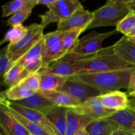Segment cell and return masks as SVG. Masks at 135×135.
Instances as JSON below:
<instances>
[{"mask_svg":"<svg viewBox=\"0 0 135 135\" xmlns=\"http://www.w3.org/2000/svg\"><path fill=\"white\" fill-rule=\"evenodd\" d=\"M74 69L76 75L135 69V65L125 61L117 55L112 45L102 47L90 56L78 59L74 64Z\"/></svg>","mask_w":135,"mask_h":135,"instance_id":"obj_1","label":"cell"},{"mask_svg":"<svg viewBox=\"0 0 135 135\" xmlns=\"http://www.w3.org/2000/svg\"><path fill=\"white\" fill-rule=\"evenodd\" d=\"M135 69L108 71L98 73L76 74L74 76L92 86L101 94L127 88L130 83L131 75Z\"/></svg>","mask_w":135,"mask_h":135,"instance_id":"obj_2","label":"cell"},{"mask_svg":"<svg viewBox=\"0 0 135 135\" xmlns=\"http://www.w3.org/2000/svg\"><path fill=\"white\" fill-rule=\"evenodd\" d=\"M129 0H107L105 5L93 12L94 18L87 30L104 26H117L130 13Z\"/></svg>","mask_w":135,"mask_h":135,"instance_id":"obj_3","label":"cell"},{"mask_svg":"<svg viewBox=\"0 0 135 135\" xmlns=\"http://www.w3.org/2000/svg\"><path fill=\"white\" fill-rule=\"evenodd\" d=\"M44 28L41 24H32L27 26V31L21 39L14 44H9L7 46L8 55L14 63L44 38Z\"/></svg>","mask_w":135,"mask_h":135,"instance_id":"obj_4","label":"cell"},{"mask_svg":"<svg viewBox=\"0 0 135 135\" xmlns=\"http://www.w3.org/2000/svg\"><path fill=\"white\" fill-rule=\"evenodd\" d=\"M117 33L118 32L116 29L104 33L92 31L79 39L75 47L68 54L77 59L94 55L102 48V43L106 38Z\"/></svg>","mask_w":135,"mask_h":135,"instance_id":"obj_5","label":"cell"},{"mask_svg":"<svg viewBox=\"0 0 135 135\" xmlns=\"http://www.w3.org/2000/svg\"><path fill=\"white\" fill-rule=\"evenodd\" d=\"M80 0H59L47 5L48 11L40 15L44 28L53 22H61L81 6Z\"/></svg>","mask_w":135,"mask_h":135,"instance_id":"obj_6","label":"cell"},{"mask_svg":"<svg viewBox=\"0 0 135 135\" xmlns=\"http://www.w3.org/2000/svg\"><path fill=\"white\" fill-rule=\"evenodd\" d=\"M65 32L57 30L44 35V51L42 57L44 65H50L66 55L63 42Z\"/></svg>","mask_w":135,"mask_h":135,"instance_id":"obj_7","label":"cell"},{"mask_svg":"<svg viewBox=\"0 0 135 135\" xmlns=\"http://www.w3.org/2000/svg\"><path fill=\"white\" fill-rule=\"evenodd\" d=\"M59 90L68 94L80 104L91 98L101 95V93L98 90L78 79L74 75L67 77V80Z\"/></svg>","mask_w":135,"mask_h":135,"instance_id":"obj_8","label":"cell"},{"mask_svg":"<svg viewBox=\"0 0 135 135\" xmlns=\"http://www.w3.org/2000/svg\"><path fill=\"white\" fill-rule=\"evenodd\" d=\"M1 102L6 104L9 108L13 109L15 112H18L29 121L40 126L41 127L47 131L51 135H57L55 128L49 121L46 115L44 113L35 109H31V108L20 105L13 102L9 101L3 95H1Z\"/></svg>","mask_w":135,"mask_h":135,"instance_id":"obj_9","label":"cell"},{"mask_svg":"<svg viewBox=\"0 0 135 135\" xmlns=\"http://www.w3.org/2000/svg\"><path fill=\"white\" fill-rule=\"evenodd\" d=\"M71 109L76 113L88 116L94 120L106 119L117 112L105 108L98 96L91 98L80 105Z\"/></svg>","mask_w":135,"mask_h":135,"instance_id":"obj_10","label":"cell"},{"mask_svg":"<svg viewBox=\"0 0 135 135\" xmlns=\"http://www.w3.org/2000/svg\"><path fill=\"white\" fill-rule=\"evenodd\" d=\"M93 18V12L86 10L81 5L69 17L57 23V30L60 31H67L73 28L87 30Z\"/></svg>","mask_w":135,"mask_h":135,"instance_id":"obj_11","label":"cell"},{"mask_svg":"<svg viewBox=\"0 0 135 135\" xmlns=\"http://www.w3.org/2000/svg\"><path fill=\"white\" fill-rule=\"evenodd\" d=\"M0 125L5 135H31L3 104L0 108Z\"/></svg>","mask_w":135,"mask_h":135,"instance_id":"obj_12","label":"cell"},{"mask_svg":"<svg viewBox=\"0 0 135 135\" xmlns=\"http://www.w3.org/2000/svg\"><path fill=\"white\" fill-rule=\"evenodd\" d=\"M77 59V58H75L67 54L50 65H43L42 68L38 73L39 74L46 73H53L65 77L73 76L75 75L74 64Z\"/></svg>","mask_w":135,"mask_h":135,"instance_id":"obj_13","label":"cell"},{"mask_svg":"<svg viewBox=\"0 0 135 135\" xmlns=\"http://www.w3.org/2000/svg\"><path fill=\"white\" fill-rule=\"evenodd\" d=\"M105 108L115 111L126 109L129 105V96L125 92L119 90L112 91L98 96Z\"/></svg>","mask_w":135,"mask_h":135,"instance_id":"obj_14","label":"cell"},{"mask_svg":"<svg viewBox=\"0 0 135 135\" xmlns=\"http://www.w3.org/2000/svg\"><path fill=\"white\" fill-rule=\"evenodd\" d=\"M118 129L135 134V112L129 109L117 111L106 118Z\"/></svg>","mask_w":135,"mask_h":135,"instance_id":"obj_15","label":"cell"},{"mask_svg":"<svg viewBox=\"0 0 135 135\" xmlns=\"http://www.w3.org/2000/svg\"><path fill=\"white\" fill-rule=\"evenodd\" d=\"M13 102L35 109L45 115L57 107L52 102L42 96L39 92H36L24 100Z\"/></svg>","mask_w":135,"mask_h":135,"instance_id":"obj_16","label":"cell"},{"mask_svg":"<svg viewBox=\"0 0 135 135\" xmlns=\"http://www.w3.org/2000/svg\"><path fill=\"white\" fill-rule=\"evenodd\" d=\"M94 120V119L88 116L78 113L71 108H68L65 135H75L79 130L86 128Z\"/></svg>","mask_w":135,"mask_h":135,"instance_id":"obj_17","label":"cell"},{"mask_svg":"<svg viewBox=\"0 0 135 135\" xmlns=\"http://www.w3.org/2000/svg\"><path fill=\"white\" fill-rule=\"evenodd\" d=\"M67 110V108L57 106L46 114L47 118L55 128L57 135H65Z\"/></svg>","mask_w":135,"mask_h":135,"instance_id":"obj_18","label":"cell"},{"mask_svg":"<svg viewBox=\"0 0 135 135\" xmlns=\"http://www.w3.org/2000/svg\"><path fill=\"white\" fill-rule=\"evenodd\" d=\"M45 98L52 102L59 107L71 108L80 105V102L73 98L71 96L61 90L38 91Z\"/></svg>","mask_w":135,"mask_h":135,"instance_id":"obj_19","label":"cell"},{"mask_svg":"<svg viewBox=\"0 0 135 135\" xmlns=\"http://www.w3.org/2000/svg\"><path fill=\"white\" fill-rule=\"evenodd\" d=\"M115 52L123 60L135 65V44L123 36L113 44Z\"/></svg>","mask_w":135,"mask_h":135,"instance_id":"obj_20","label":"cell"},{"mask_svg":"<svg viewBox=\"0 0 135 135\" xmlns=\"http://www.w3.org/2000/svg\"><path fill=\"white\" fill-rule=\"evenodd\" d=\"M40 75V91L59 90L67 77L53 73H42ZM39 90V91H40Z\"/></svg>","mask_w":135,"mask_h":135,"instance_id":"obj_21","label":"cell"},{"mask_svg":"<svg viewBox=\"0 0 135 135\" xmlns=\"http://www.w3.org/2000/svg\"><path fill=\"white\" fill-rule=\"evenodd\" d=\"M86 129L89 135H112L117 127L108 119H103L94 120Z\"/></svg>","mask_w":135,"mask_h":135,"instance_id":"obj_22","label":"cell"},{"mask_svg":"<svg viewBox=\"0 0 135 135\" xmlns=\"http://www.w3.org/2000/svg\"><path fill=\"white\" fill-rule=\"evenodd\" d=\"M28 75V73L25 70L23 65L15 63L14 65L3 79V83L8 88H11L19 84Z\"/></svg>","mask_w":135,"mask_h":135,"instance_id":"obj_23","label":"cell"},{"mask_svg":"<svg viewBox=\"0 0 135 135\" xmlns=\"http://www.w3.org/2000/svg\"><path fill=\"white\" fill-rule=\"evenodd\" d=\"M37 5H38L37 0H30L26 6L11 16L10 18L7 21L6 25L11 27L16 25H22L25 20L30 17L32 9Z\"/></svg>","mask_w":135,"mask_h":135,"instance_id":"obj_24","label":"cell"},{"mask_svg":"<svg viewBox=\"0 0 135 135\" xmlns=\"http://www.w3.org/2000/svg\"><path fill=\"white\" fill-rule=\"evenodd\" d=\"M34 93L36 92L30 90L22 83H20L14 86L9 88L6 91L1 92V95H3L9 101L17 102L24 100L33 95Z\"/></svg>","mask_w":135,"mask_h":135,"instance_id":"obj_25","label":"cell"},{"mask_svg":"<svg viewBox=\"0 0 135 135\" xmlns=\"http://www.w3.org/2000/svg\"><path fill=\"white\" fill-rule=\"evenodd\" d=\"M1 104H3L6 105L9 112H10L11 113L15 116V118L17 119L18 120V121H19L25 128H26V130L30 133L31 135H51V134H50L47 131H46L44 129L41 127L40 126L32 122V121H29L28 119L25 118V117H23L22 115L18 113V112H15V111L13 110V109L9 108V107L4 102H1Z\"/></svg>","mask_w":135,"mask_h":135,"instance_id":"obj_26","label":"cell"},{"mask_svg":"<svg viewBox=\"0 0 135 135\" xmlns=\"http://www.w3.org/2000/svg\"><path fill=\"white\" fill-rule=\"evenodd\" d=\"M44 51V39L43 38L15 63L24 66L26 63L31 61L43 57Z\"/></svg>","mask_w":135,"mask_h":135,"instance_id":"obj_27","label":"cell"},{"mask_svg":"<svg viewBox=\"0 0 135 135\" xmlns=\"http://www.w3.org/2000/svg\"><path fill=\"white\" fill-rule=\"evenodd\" d=\"M85 30L83 28H73L66 31L63 40V50L65 55L73 50L79 40V36Z\"/></svg>","mask_w":135,"mask_h":135,"instance_id":"obj_28","label":"cell"},{"mask_svg":"<svg viewBox=\"0 0 135 135\" xmlns=\"http://www.w3.org/2000/svg\"><path fill=\"white\" fill-rule=\"evenodd\" d=\"M27 31V27H25L22 25L13 26L5 33L0 44L9 42V44H14L21 39Z\"/></svg>","mask_w":135,"mask_h":135,"instance_id":"obj_29","label":"cell"},{"mask_svg":"<svg viewBox=\"0 0 135 135\" xmlns=\"http://www.w3.org/2000/svg\"><path fill=\"white\" fill-rule=\"evenodd\" d=\"M29 1L30 0H11L4 4L1 7L2 17H5L12 15L26 6Z\"/></svg>","mask_w":135,"mask_h":135,"instance_id":"obj_30","label":"cell"},{"mask_svg":"<svg viewBox=\"0 0 135 135\" xmlns=\"http://www.w3.org/2000/svg\"><path fill=\"white\" fill-rule=\"evenodd\" d=\"M135 27V14L130 13L123 19L121 20L116 26V30L118 32L122 33L127 36Z\"/></svg>","mask_w":135,"mask_h":135,"instance_id":"obj_31","label":"cell"},{"mask_svg":"<svg viewBox=\"0 0 135 135\" xmlns=\"http://www.w3.org/2000/svg\"><path fill=\"white\" fill-rule=\"evenodd\" d=\"M0 52V75L1 79H3L8 71L14 65L15 63L8 55L7 47L1 49Z\"/></svg>","mask_w":135,"mask_h":135,"instance_id":"obj_32","label":"cell"},{"mask_svg":"<svg viewBox=\"0 0 135 135\" xmlns=\"http://www.w3.org/2000/svg\"><path fill=\"white\" fill-rule=\"evenodd\" d=\"M21 83L32 92H38L40 86V75L38 73L28 74Z\"/></svg>","mask_w":135,"mask_h":135,"instance_id":"obj_33","label":"cell"},{"mask_svg":"<svg viewBox=\"0 0 135 135\" xmlns=\"http://www.w3.org/2000/svg\"><path fill=\"white\" fill-rule=\"evenodd\" d=\"M44 65L43 60L42 58L35 59V60L31 61L28 63H26L24 65L25 70L27 71L28 74L34 73H38Z\"/></svg>","mask_w":135,"mask_h":135,"instance_id":"obj_34","label":"cell"},{"mask_svg":"<svg viewBox=\"0 0 135 135\" xmlns=\"http://www.w3.org/2000/svg\"><path fill=\"white\" fill-rule=\"evenodd\" d=\"M135 93V69L132 73L131 75L130 83H129V86L127 88V95L132 94Z\"/></svg>","mask_w":135,"mask_h":135,"instance_id":"obj_35","label":"cell"},{"mask_svg":"<svg viewBox=\"0 0 135 135\" xmlns=\"http://www.w3.org/2000/svg\"><path fill=\"white\" fill-rule=\"evenodd\" d=\"M129 96V105L127 109L135 112V93L128 95Z\"/></svg>","mask_w":135,"mask_h":135,"instance_id":"obj_36","label":"cell"},{"mask_svg":"<svg viewBox=\"0 0 135 135\" xmlns=\"http://www.w3.org/2000/svg\"><path fill=\"white\" fill-rule=\"evenodd\" d=\"M112 135H134V134L131 133H129V132L126 131H124L123 129H117L113 132Z\"/></svg>","mask_w":135,"mask_h":135,"instance_id":"obj_37","label":"cell"},{"mask_svg":"<svg viewBox=\"0 0 135 135\" xmlns=\"http://www.w3.org/2000/svg\"><path fill=\"white\" fill-rule=\"evenodd\" d=\"M59 0H37V3H38V5H46L47 6Z\"/></svg>","mask_w":135,"mask_h":135,"instance_id":"obj_38","label":"cell"},{"mask_svg":"<svg viewBox=\"0 0 135 135\" xmlns=\"http://www.w3.org/2000/svg\"><path fill=\"white\" fill-rule=\"evenodd\" d=\"M128 7H129L130 13H133L135 14V1L129 0L128 2Z\"/></svg>","mask_w":135,"mask_h":135,"instance_id":"obj_39","label":"cell"},{"mask_svg":"<svg viewBox=\"0 0 135 135\" xmlns=\"http://www.w3.org/2000/svg\"><path fill=\"white\" fill-rule=\"evenodd\" d=\"M75 135H89L88 131L86 130V128H83V129H80V130L78 131Z\"/></svg>","mask_w":135,"mask_h":135,"instance_id":"obj_40","label":"cell"},{"mask_svg":"<svg viewBox=\"0 0 135 135\" xmlns=\"http://www.w3.org/2000/svg\"><path fill=\"white\" fill-rule=\"evenodd\" d=\"M127 38H133V37H135V27L132 30V31L130 33L127 34V36H125Z\"/></svg>","mask_w":135,"mask_h":135,"instance_id":"obj_41","label":"cell"},{"mask_svg":"<svg viewBox=\"0 0 135 135\" xmlns=\"http://www.w3.org/2000/svg\"><path fill=\"white\" fill-rule=\"evenodd\" d=\"M128 40H129V41H131V42H133V43L135 44V37H133V38H129Z\"/></svg>","mask_w":135,"mask_h":135,"instance_id":"obj_42","label":"cell"},{"mask_svg":"<svg viewBox=\"0 0 135 135\" xmlns=\"http://www.w3.org/2000/svg\"><path fill=\"white\" fill-rule=\"evenodd\" d=\"M131 1H135V0H131Z\"/></svg>","mask_w":135,"mask_h":135,"instance_id":"obj_43","label":"cell"},{"mask_svg":"<svg viewBox=\"0 0 135 135\" xmlns=\"http://www.w3.org/2000/svg\"><path fill=\"white\" fill-rule=\"evenodd\" d=\"M1 135H3V134H1Z\"/></svg>","mask_w":135,"mask_h":135,"instance_id":"obj_44","label":"cell"},{"mask_svg":"<svg viewBox=\"0 0 135 135\" xmlns=\"http://www.w3.org/2000/svg\"><path fill=\"white\" fill-rule=\"evenodd\" d=\"M134 135H135V134H134Z\"/></svg>","mask_w":135,"mask_h":135,"instance_id":"obj_45","label":"cell"}]
</instances>
